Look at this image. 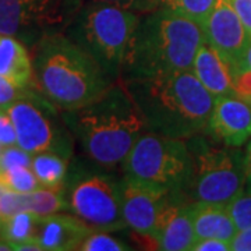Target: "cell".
<instances>
[{
	"label": "cell",
	"mask_w": 251,
	"mask_h": 251,
	"mask_svg": "<svg viewBox=\"0 0 251 251\" xmlns=\"http://www.w3.org/2000/svg\"><path fill=\"white\" fill-rule=\"evenodd\" d=\"M28 209V194L6 190L0 200V221Z\"/></svg>",
	"instance_id": "obj_27"
},
{
	"label": "cell",
	"mask_w": 251,
	"mask_h": 251,
	"mask_svg": "<svg viewBox=\"0 0 251 251\" xmlns=\"http://www.w3.org/2000/svg\"><path fill=\"white\" fill-rule=\"evenodd\" d=\"M234 69H250L251 70V39L246 46V50L243 53L242 60L237 64V67H234ZM234 69H232V70H234Z\"/></svg>",
	"instance_id": "obj_36"
},
{
	"label": "cell",
	"mask_w": 251,
	"mask_h": 251,
	"mask_svg": "<svg viewBox=\"0 0 251 251\" xmlns=\"http://www.w3.org/2000/svg\"><path fill=\"white\" fill-rule=\"evenodd\" d=\"M28 209L38 216H48L69 211L64 187H41L28 194Z\"/></svg>",
	"instance_id": "obj_21"
},
{
	"label": "cell",
	"mask_w": 251,
	"mask_h": 251,
	"mask_svg": "<svg viewBox=\"0 0 251 251\" xmlns=\"http://www.w3.org/2000/svg\"><path fill=\"white\" fill-rule=\"evenodd\" d=\"M193 172L186 191L194 201L227 205L246 186L244 156L240 152L209 147L194 135L188 141Z\"/></svg>",
	"instance_id": "obj_7"
},
{
	"label": "cell",
	"mask_w": 251,
	"mask_h": 251,
	"mask_svg": "<svg viewBox=\"0 0 251 251\" xmlns=\"http://www.w3.org/2000/svg\"><path fill=\"white\" fill-rule=\"evenodd\" d=\"M66 156L60 153L38 152L32 155L31 168L42 187H59L67 176L69 165Z\"/></svg>",
	"instance_id": "obj_19"
},
{
	"label": "cell",
	"mask_w": 251,
	"mask_h": 251,
	"mask_svg": "<svg viewBox=\"0 0 251 251\" xmlns=\"http://www.w3.org/2000/svg\"><path fill=\"white\" fill-rule=\"evenodd\" d=\"M226 211L237 230L251 227V186H244L242 193L226 205Z\"/></svg>",
	"instance_id": "obj_24"
},
{
	"label": "cell",
	"mask_w": 251,
	"mask_h": 251,
	"mask_svg": "<svg viewBox=\"0 0 251 251\" xmlns=\"http://www.w3.org/2000/svg\"><path fill=\"white\" fill-rule=\"evenodd\" d=\"M202 42V27L194 20L162 7L148 11L133 34L123 74L137 78L191 70Z\"/></svg>",
	"instance_id": "obj_4"
},
{
	"label": "cell",
	"mask_w": 251,
	"mask_h": 251,
	"mask_svg": "<svg viewBox=\"0 0 251 251\" xmlns=\"http://www.w3.org/2000/svg\"><path fill=\"white\" fill-rule=\"evenodd\" d=\"M193 219L197 240L215 237L230 243L237 232V227L234 226L225 205L194 201Z\"/></svg>",
	"instance_id": "obj_18"
},
{
	"label": "cell",
	"mask_w": 251,
	"mask_h": 251,
	"mask_svg": "<svg viewBox=\"0 0 251 251\" xmlns=\"http://www.w3.org/2000/svg\"><path fill=\"white\" fill-rule=\"evenodd\" d=\"M32 49V85L62 110L92 102L113 82L66 34L42 38Z\"/></svg>",
	"instance_id": "obj_3"
},
{
	"label": "cell",
	"mask_w": 251,
	"mask_h": 251,
	"mask_svg": "<svg viewBox=\"0 0 251 251\" xmlns=\"http://www.w3.org/2000/svg\"><path fill=\"white\" fill-rule=\"evenodd\" d=\"M92 232L95 230L78 216L57 212L39 216L35 242L42 251L77 250L82 240Z\"/></svg>",
	"instance_id": "obj_15"
},
{
	"label": "cell",
	"mask_w": 251,
	"mask_h": 251,
	"mask_svg": "<svg viewBox=\"0 0 251 251\" xmlns=\"http://www.w3.org/2000/svg\"><path fill=\"white\" fill-rule=\"evenodd\" d=\"M155 9H166L201 24L215 6L216 0H151Z\"/></svg>",
	"instance_id": "obj_22"
},
{
	"label": "cell",
	"mask_w": 251,
	"mask_h": 251,
	"mask_svg": "<svg viewBox=\"0 0 251 251\" xmlns=\"http://www.w3.org/2000/svg\"><path fill=\"white\" fill-rule=\"evenodd\" d=\"M250 103H251V102H250Z\"/></svg>",
	"instance_id": "obj_39"
},
{
	"label": "cell",
	"mask_w": 251,
	"mask_h": 251,
	"mask_svg": "<svg viewBox=\"0 0 251 251\" xmlns=\"http://www.w3.org/2000/svg\"><path fill=\"white\" fill-rule=\"evenodd\" d=\"M251 38V0H229Z\"/></svg>",
	"instance_id": "obj_33"
},
{
	"label": "cell",
	"mask_w": 251,
	"mask_h": 251,
	"mask_svg": "<svg viewBox=\"0 0 251 251\" xmlns=\"http://www.w3.org/2000/svg\"><path fill=\"white\" fill-rule=\"evenodd\" d=\"M38 219L39 216L29 209H25L7 219L0 221V239L9 242L13 246V251L14 246L20 243L35 240Z\"/></svg>",
	"instance_id": "obj_20"
},
{
	"label": "cell",
	"mask_w": 251,
	"mask_h": 251,
	"mask_svg": "<svg viewBox=\"0 0 251 251\" xmlns=\"http://www.w3.org/2000/svg\"><path fill=\"white\" fill-rule=\"evenodd\" d=\"M123 80L148 131L184 140L206 131L216 98L191 70Z\"/></svg>",
	"instance_id": "obj_2"
},
{
	"label": "cell",
	"mask_w": 251,
	"mask_h": 251,
	"mask_svg": "<svg viewBox=\"0 0 251 251\" xmlns=\"http://www.w3.org/2000/svg\"><path fill=\"white\" fill-rule=\"evenodd\" d=\"M0 145L13 147L17 145V134L14 123L6 108H0Z\"/></svg>",
	"instance_id": "obj_30"
},
{
	"label": "cell",
	"mask_w": 251,
	"mask_h": 251,
	"mask_svg": "<svg viewBox=\"0 0 251 251\" xmlns=\"http://www.w3.org/2000/svg\"><path fill=\"white\" fill-rule=\"evenodd\" d=\"M63 120L97 165L123 163L135 141L148 131L145 117L123 78L113 81L92 102L64 110Z\"/></svg>",
	"instance_id": "obj_1"
},
{
	"label": "cell",
	"mask_w": 251,
	"mask_h": 251,
	"mask_svg": "<svg viewBox=\"0 0 251 251\" xmlns=\"http://www.w3.org/2000/svg\"><path fill=\"white\" fill-rule=\"evenodd\" d=\"M233 90L237 97L251 102V70L250 69H234L232 70Z\"/></svg>",
	"instance_id": "obj_29"
},
{
	"label": "cell",
	"mask_w": 251,
	"mask_h": 251,
	"mask_svg": "<svg viewBox=\"0 0 251 251\" xmlns=\"http://www.w3.org/2000/svg\"><path fill=\"white\" fill-rule=\"evenodd\" d=\"M0 75L21 88L32 87L34 69L27 46L6 34H0Z\"/></svg>",
	"instance_id": "obj_17"
},
{
	"label": "cell",
	"mask_w": 251,
	"mask_h": 251,
	"mask_svg": "<svg viewBox=\"0 0 251 251\" xmlns=\"http://www.w3.org/2000/svg\"><path fill=\"white\" fill-rule=\"evenodd\" d=\"M244 168H246V186H251V140L244 155Z\"/></svg>",
	"instance_id": "obj_35"
},
{
	"label": "cell",
	"mask_w": 251,
	"mask_h": 251,
	"mask_svg": "<svg viewBox=\"0 0 251 251\" xmlns=\"http://www.w3.org/2000/svg\"><path fill=\"white\" fill-rule=\"evenodd\" d=\"M90 1L110 3V4H116V6L131 10V11H135V13H148V11L155 10L151 0H90Z\"/></svg>",
	"instance_id": "obj_31"
},
{
	"label": "cell",
	"mask_w": 251,
	"mask_h": 251,
	"mask_svg": "<svg viewBox=\"0 0 251 251\" xmlns=\"http://www.w3.org/2000/svg\"><path fill=\"white\" fill-rule=\"evenodd\" d=\"M181 193H175L159 216L156 244L158 250L191 251L196 243V230L193 219V202H179Z\"/></svg>",
	"instance_id": "obj_14"
},
{
	"label": "cell",
	"mask_w": 251,
	"mask_h": 251,
	"mask_svg": "<svg viewBox=\"0 0 251 251\" xmlns=\"http://www.w3.org/2000/svg\"><path fill=\"white\" fill-rule=\"evenodd\" d=\"M204 42L211 46L230 70L237 67L251 38L229 0H216L215 6L202 23Z\"/></svg>",
	"instance_id": "obj_12"
},
{
	"label": "cell",
	"mask_w": 251,
	"mask_h": 251,
	"mask_svg": "<svg viewBox=\"0 0 251 251\" xmlns=\"http://www.w3.org/2000/svg\"><path fill=\"white\" fill-rule=\"evenodd\" d=\"M63 187L69 211L94 230L117 232L127 227L122 214L120 180L105 172L74 169Z\"/></svg>",
	"instance_id": "obj_8"
},
{
	"label": "cell",
	"mask_w": 251,
	"mask_h": 251,
	"mask_svg": "<svg viewBox=\"0 0 251 251\" xmlns=\"http://www.w3.org/2000/svg\"><path fill=\"white\" fill-rule=\"evenodd\" d=\"M0 181L7 190L21 194H29L42 187L39 180L36 179L32 168L29 166H18L9 171L0 172Z\"/></svg>",
	"instance_id": "obj_23"
},
{
	"label": "cell",
	"mask_w": 251,
	"mask_h": 251,
	"mask_svg": "<svg viewBox=\"0 0 251 251\" xmlns=\"http://www.w3.org/2000/svg\"><path fill=\"white\" fill-rule=\"evenodd\" d=\"M191 72L215 98L234 94L230 66L205 42L198 48Z\"/></svg>",
	"instance_id": "obj_16"
},
{
	"label": "cell",
	"mask_w": 251,
	"mask_h": 251,
	"mask_svg": "<svg viewBox=\"0 0 251 251\" xmlns=\"http://www.w3.org/2000/svg\"><path fill=\"white\" fill-rule=\"evenodd\" d=\"M35 87H28V88H21L13 84L11 81L0 75V108H9L14 102L20 99L27 98L28 95L32 94Z\"/></svg>",
	"instance_id": "obj_28"
},
{
	"label": "cell",
	"mask_w": 251,
	"mask_h": 251,
	"mask_svg": "<svg viewBox=\"0 0 251 251\" xmlns=\"http://www.w3.org/2000/svg\"><path fill=\"white\" fill-rule=\"evenodd\" d=\"M57 106L34 90L27 98L14 102L7 112L14 123L17 145L31 155L38 152L60 153L70 158L73 141L64 120H57ZM63 117V116H62Z\"/></svg>",
	"instance_id": "obj_10"
},
{
	"label": "cell",
	"mask_w": 251,
	"mask_h": 251,
	"mask_svg": "<svg viewBox=\"0 0 251 251\" xmlns=\"http://www.w3.org/2000/svg\"><path fill=\"white\" fill-rule=\"evenodd\" d=\"M205 133L229 147H240L251 138V103L236 94L215 99Z\"/></svg>",
	"instance_id": "obj_13"
},
{
	"label": "cell",
	"mask_w": 251,
	"mask_h": 251,
	"mask_svg": "<svg viewBox=\"0 0 251 251\" xmlns=\"http://www.w3.org/2000/svg\"><path fill=\"white\" fill-rule=\"evenodd\" d=\"M123 168L125 176L183 193L193 172L188 140L145 131L127 153Z\"/></svg>",
	"instance_id": "obj_6"
},
{
	"label": "cell",
	"mask_w": 251,
	"mask_h": 251,
	"mask_svg": "<svg viewBox=\"0 0 251 251\" xmlns=\"http://www.w3.org/2000/svg\"><path fill=\"white\" fill-rule=\"evenodd\" d=\"M77 250L80 251H127L131 250L126 243L116 239L115 236L109 234V232L95 230L88 234Z\"/></svg>",
	"instance_id": "obj_25"
},
{
	"label": "cell",
	"mask_w": 251,
	"mask_h": 251,
	"mask_svg": "<svg viewBox=\"0 0 251 251\" xmlns=\"http://www.w3.org/2000/svg\"><path fill=\"white\" fill-rule=\"evenodd\" d=\"M173 194L166 188L125 176L120 180V202L127 226L156 244L159 216Z\"/></svg>",
	"instance_id": "obj_11"
},
{
	"label": "cell",
	"mask_w": 251,
	"mask_h": 251,
	"mask_svg": "<svg viewBox=\"0 0 251 251\" xmlns=\"http://www.w3.org/2000/svg\"><path fill=\"white\" fill-rule=\"evenodd\" d=\"M32 155L18 145L13 147H3L0 152V172L9 171L18 166H29L31 168Z\"/></svg>",
	"instance_id": "obj_26"
},
{
	"label": "cell",
	"mask_w": 251,
	"mask_h": 251,
	"mask_svg": "<svg viewBox=\"0 0 251 251\" xmlns=\"http://www.w3.org/2000/svg\"><path fill=\"white\" fill-rule=\"evenodd\" d=\"M87 0H0V34L25 46L42 38L66 34Z\"/></svg>",
	"instance_id": "obj_9"
},
{
	"label": "cell",
	"mask_w": 251,
	"mask_h": 251,
	"mask_svg": "<svg viewBox=\"0 0 251 251\" xmlns=\"http://www.w3.org/2000/svg\"><path fill=\"white\" fill-rule=\"evenodd\" d=\"M140 13L110 3L85 1L66 35L80 45L110 81L122 78Z\"/></svg>",
	"instance_id": "obj_5"
},
{
	"label": "cell",
	"mask_w": 251,
	"mask_h": 251,
	"mask_svg": "<svg viewBox=\"0 0 251 251\" xmlns=\"http://www.w3.org/2000/svg\"><path fill=\"white\" fill-rule=\"evenodd\" d=\"M1 148H3V147H1V145H0V152H1Z\"/></svg>",
	"instance_id": "obj_38"
},
{
	"label": "cell",
	"mask_w": 251,
	"mask_h": 251,
	"mask_svg": "<svg viewBox=\"0 0 251 251\" xmlns=\"http://www.w3.org/2000/svg\"><path fill=\"white\" fill-rule=\"evenodd\" d=\"M230 251H251V227L236 232L230 240Z\"/></svg>",
	"instance_id": "obj_34"
},
{
	"label": "cell",
	"mask_w": 251,
	"mask_h": 251,
	"mask_svg": "<svg viewBox=\"0 0 251 251\" xmlns=\"http://www.w3.org/2000/svg\"><path fill=\"white\" fill-rule=\"evenodd\" d=\"M6 190H7V188H6V186H4V184L0 181V200H1V196H3V193H4Z\"/></svg>",
	"instance_id": "obj_37"
},
{
	"label": "cell",
	"mask_w": 251,
	"mask_h": 251,
	"mask_svg": "<svg viewBox=\"0 0 251 251\" xmlns=\"http://www.w3.org/2000/svg\"><path fill=\"white\" fill-rule=\"evenodd\" d=\"M191 251H230V243L215 237H206L196 240Z\"/></svg>",
	"instance_id": "obj_32"
}]
</instances>
